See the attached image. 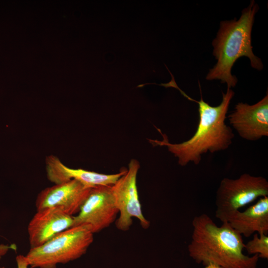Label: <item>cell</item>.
I'll return each mask as SVG.
<instances>
[{
    "label": "cell",
    "instance_id": "1",
    "mask_svg": "<svg viewBox=\"0 0 268 268\" xmlns=\"http://www.w3.org/2000/svg\"><path fill=\"white\" fill-rule=\"evenodd\" d=\"M167 86L178 89L186 98L198 104L199 124L193 136L183 142H169L167 136L159 129L158 130L163 136V140L149 139V141L153 145L167 146L168 150L178 158V164L181 166H185L190 162L198 165L203 154L227 149L234 137L232 129L225 123L229 105L235 94L231 88H227L225 93L222 92V101L219 105L212 106L203 100L201 94L200 101L189 96L178 87L174 78H171Z\"/></svg>",
    "mask_w": 268,
    "mask_h": 268
},
{
    "label": "cell",
    "instance_id": "2",
    "mask_svg": "<svg viewBox=\"0 0 268 268\" xmlns=\"http://www.w3.org/2000/svg\"><path fill=\"white\" fill-rule=\"evenodd\" d=\"M192 238L188 246L190 257L199 264L209 263L224 268H257L259 257L243 253L242 236L228 222L217 226L202 213L194 217Z\"/></svg>",
    "mask_w": 268,
    "mask_h": 268
},
{
    "label": "cell",
    "instance_id": "3",
    "mask_svg": "<svg viewBox=\"0 0 268 268\" xmlns=\"http://www.w3.org/2000/svg\"><path fill=\"white\" fill-rule=\"evenodd\" d=\"M259 6L254 0L244 9L240 18L220 22V27L212 44L213 55L216 64L208 72L206 79H218L226 83L228 88L236 86L238 80L231 73L232 67L236 61L245 56L250 61L254 68L262 70L263 65L261 60L253 52L251 44V32L255 16Z\"/></svg>",
    "mask_w": 268,
    "mask_h": 268
},
{
    "label": "cell",
    "instance_id": "4",
    "mask_svg": "<svg viewBox=\"0 0 268 268\" xmlns=\"http://www.w3.org/2000/svg\"><path fill=\"white\" fill-rule=\"evenodd\" d=\"M91 227L86 224L73 226L43 245L30 248L25 257L31 268H57L84 255L93 241Z\"/></svg>",
    "mask_w": 268,
    "mask_h": 268
},
{
    "label": "cell",
    "instance_id": "5",
    "mask_svg": "<svg viewBox=\"0 0 268 268\" xmlns=\"http://www.w3.org/2000/svg\"><path fill=\"white\" fill-rule=\"evenodd\" d=\"M268 196V182L262 176L242 174L235 179L223 178L216 191L215 216L228 222L238 210L258 199Z\"/></svg>",
    "mask_w": 268,
    "mask_h": 268
},
{
    "label": "cell",
    "instance_id": "6",
    "mask_svg": "<svg viewBox=\"0 0 268 268\" xmlns=\"http://www.w3.org/2000/svg\"><path fill=\"white\" fill-rule=\"evenodd\" d=\"M139 167L136 160L132 159L125 174L111 186L114 202L120 214L116 226L123 231L129 230L133 223V217L138 219L144 229L150 226V222L143 215L139 200L136 177Z\"/></svg>",
    "mask_w": 268,
    "mask_h": 268
},
{
    "label": "cell",
    "instance_id": "7",
    "mask_svg": "<svg viewBox=\"0 0 268 268\" xmlns=\"http://www.w3.org/2000/svg\"><path fill=\"white\" fill-rule=\"evenodd\" d=\"M118 213L111 186L94 187L91 189L79 212L73 216V226L88 225L94 234L112 224Z\"/></svg>",
    "mask_w": 268,
    "mask_h": 268
},
{
    "label": "cell",
    "instance_id": "8",
    "mask_svg": "<svg viewBox=\"0 0 268 268\" xmlns=\"http://www.w3.org/2000/svg\"><path fill=\"white\" fill-rule=\"evenodd\" d=\"M91 189L74 179L55 184L39 193L36 200L37 210L55 207L73 216L79 212Z\"/></svg>",
    "mask_w": 268,
    "mask_h": 268
},
{
    "label": "cell",
    "instance_id": "9",
    "mask_svg": "<svg viewBox=\"0 0 268 268\" xmlns=\"http://www.w3.org/2000/svg\"><path fill=\"white\" fill-rule=\"evenodd\" d=\"M230 124L243 138L258 140L268 135V94L253 105L239 102L229 115Z\"/></svg>",
    "mask_w": 268,
    "mask_h": 268
},
{
    "label": "cell",
    "instance_id": "10",
    "mask_svg": "<svg viewBox=\"0 0 268 268\" xmlns=\"http://www.w3.org/2000/svg\"><path fill=\"white\" fill-rule=\"evenodd\" d=\"M45 163L47 177L55 184L74 179L89 188L112 186L127 171V169H124L118 173L104 174L83 169H73L65 165L54 155L47 156Z\"/></svg>",
    "mask_w": 268,
    "mask_h": 268
},
{
    "label": "cell",
    "instance_id": "11",
    "mask_svg": "<svg viewBox=\"0 0 268 268\" xmlns=\"http://www.w3.org/2000/svg\"><path fill=\"white\" fill-rule=\"evenodd\" d=\"M73 216L55 207L37 210L28 226L30 248L39 247L73 226Z\"/></svg>",
    "mask_w": 268,
    "mask_h": 268
},
{
    "label": "cell",
    "instance_id": "12",
    "mask_svg": "<svg viewBox=\"0 0 268 268\" xmlns=\"http://www.w3.org/2000/svg\"><path fill=\"white\" fill-rule=\"evenodd\" d=\"M231 226L242 236L268 234V196L260 198L245 210L237 211L229 219Z\"/></svg>",
    "mask_w": 268,
    "mask_h": 268
},
{
    "label": "cell",
    "instance_id": "13",
    "mask_svg": "<svg viewBox=\"0 0 268 268\" xmlns=\"http://www.w3.org/2000/svg\"><path fill=\"white\" fill-rule=\"evenodd\" d=\"M244 249L248 255H258L259 258L268 259V236L262 233L253 234V238L245 244Z\"/></svg>",
    "mask_w": 268,
    "mask_h": 268
},
{
    "label": "cell",
    "instance_id": "14",
    "mask_svg": "<svg viewBox=\"0 0 268 268\" xmlns=\"http://www.w3.org/2000/svg\"><path fill=\"white\" fill-rule=\"evenodd\" d=\"M17 268H30L25 256L19 255L16 258Z\"/></svg>",
    "mask_w": 268,
    "mask_h": 268
},
{
    "label": "cell",
    "instance_id": "15",
    "mask_svg": "<svg viewBox=\"0 0 268 268\" xmlns=\"http://www.w3.org/2000/svg\"><path fill=\"white\" fill-rule=\"evenodd\" d=\"M9 249L15 250L16 247L13 245L10 246L0 245V256L5 255Z\"/></svg>",
    "mask_w": 268,
    "mask_h": 268
},
{
    "label": "cell",
    "instance_id": "16",
    "mask_svg": "<svg viewBox=\"0 0 268 268\" xmlns=\"http://www.w3.org/2000/svg\"><path fill=\"white\" fill-rule=\"evenodd\" d=\"M203 268H224L214 263H209L204 266V267Z\"/></svg>",
    "mask_w": 268,
    "mask_h": 268
},
{
    "label": "cell",
    "instance_id": "17",
    "mask_svg": "<svg viewBox=\"0 0 268 268\" xmlns=\"http://www.w3.org/2000/svg\"><path fill=\"white\" fill-rule=\"evenodd\" d=\"M0 268H1V267H0Z\"/></svg>",
    "mask_w": 268,
    "mask_h": 268
}]
</instances>
